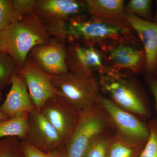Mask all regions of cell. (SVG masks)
Instances as JSON below:
<instances>
[{
	"label": "cell",
	"mask_w": 157,
	"mask_h": 157,
	"mask_svg": "<svg viewBox=\"0 0 157 157\" xmlns=\"http://www.w3.org/2000/svg\"><path fill=\"white\" fill-rule=\"evenodd\" d=\"M126 17L129 25L136 32L143 44L147 72L155 73L157 56V23L129 13H126Z\"/></svg>",
	"instance_id": "14"
},
{
	"label": "cell",
	"mask_w": 157,
	"mask_h": 157,
	"mask_svg": "<svg viewBox=\"0 0 157 157\" xmlns=\"http://www.w3.org/2000/svg\"><path fill=\"white\" fill-rule=\"evenodd\" d=\"M157 71V56L156 58V68H155V72H156Z\"/></svg>",
	"instance_id": "30"
},
{
	"label": "cell",
	"mask_w": 157,
	"mask_h": 157,
	"mask_svg": "<svg viewBox=\"0 0 157 157\" xmlns=\"http://www.w3.org/2000/svg\"><path fill=\"white\" fill-rule=\"evenodd\" d=\"M2 92L0 91V106H1V101L2 100ZM9 118L4 115L2 112L1 110V108H0V120H5L6 119Z\"/></svg>",
	"instance_id": "28"
},
{
	"label": "cell",
	"mask_w": 157,
	"mask_h": 157,
	"mask_svg": "<svg viewBox=\"0 0 157 157\" xmlns=\"http://www.w3.org/2000/svg\"><path fill=\"white\" fill-rule=\"evenodd\" d=\"M11 85L6 99L0 106L4 115L11 118L24 113H29L36 109L25 81L17 72L12 77Z\"/></svg>",
	"instance_id": "15"
},
{
	"label": "cell",
	"mask_w": 157,
	"mask_h": 157,
	"mask_svg": "<svg viewBox=\"0 0 157 157\" xmlns=\"http://www.w3.org/2000/svg\"><path fill=\"white\" fill-rule=\"evenodd\" d=\"M85 2L91 17L113 25L131 27L126 17L124 1L86 0Z\"/></svg>",
	"instance_id": "16"
},
{
	"label": "cell",
	"mask_w": 157,
	"mask_h": 157,
	"mask_svg": "<svg viewBox=\"0 0 157 157\" xmlns=\"http://www.w3.org/2000/svg\"><path fill=\"white\" fill-rule=\"evenodd\" d=\"M136 39L121 42L102 51L107 67L122 73H140L146 60L144 50L136 47Z\"/></svg>",
	"instance_id": "8"
},
{
	"label": "cell",
	"mask_w": 157,
	"mask_h": 157,
	"mask_svg": "<svg viewBox=\"0 0 157 157\" xmlns=\"http://www.w3.org/2000/svg\"><path fill=\"white\" fill-rule=\"evenodd\" d=\"M86 9L85 1L36 0L33 11L42 20L53 25H66Z\"/></svg>",
	"instance_id": "12"
},
{
	"label": "cell",
	"mask_w": 157,
	"mask_h": 157,
	"mask_svg": "<svg viewBox=\"0 0 157 157\" xmlns=\"http://www.w3.org/2000/svg\"><path fill=\"white\" fill-rule=\"evenodd\" d=\"M155 73H156V75H157V71H156V72H155Z\"/></svg>",
	"instance_id": "31"
},
{
	"label": "cell",
	"mask_w": 157,
	"mask_h": 157,
	"mask_svg": "<svg viewBox=\"0 0 157 157\" xmlns=\"http://www.w3.org/2000/svg\"><path fill=\"white\" fill-rule=\"evenodd\" d=\"M0 52H4L2 32H0Z\"/></svg>",
	"instance_id": "27"
},
{
	"label": "cell",
	"mask_w": 157,
	"mask_h": 157,
	"mask_svg": "<svg viewBox=\"0 0 157 157\" xmlns=\"http://www.w3.org/2000/svg\"><path fill=\"white\" fill-rule=\"evenodd\" d=\"M131 75L107 67L99 74L101 91L116 105L139 118L149 116L143 94Z\"/></svg>",
	"instance_id": "3"
},
{
	"label": "cell",
	"mask_w": 157,
	"mask_h": 157,
	"mask_svg": "<svg viewBox=\"0 0 157 157\" xmlns=\"http://www.w3.org/2000/svg\"><path fill=\"white\" fill-rule=\"evenodd\" d=\"M66 42L61 38L52 37L45 44L34 47L29 56L49 76H60L69 71L66 63Z\"/></svg>",
	"instance_id": "11"
},
{
	"label": "cell",
	"mask_w": 157,
	"mask_h": 157,
	"mask_svg": "<svg viewBox=\"0 0 157 157\" xmlns=\"http://www.w3.org/2000/svg\"><path fill=\"white\" fill-rule=\"evenodd\" d=\"M28 122V131L23 140L45 152L64 147V139L40 110L36 109L29 113Z\"/></svg>",
	"instance_id": "9"
},
{
	"label": "cell",
	"mask_w": 157,
	"mask_h": 157,
	"mask_svg": "<svg viewBox=\"0 0 157 157\" xmlns=\"http://www.w3.org/2000/svg\"><path fill=\"white\" fill-rule=\"evenodd\" d=\"M112 128L99 104L79 113L72 134L65 143L66 157H83L88 147L99 135Z\"/></svg>",
	"instance_id": "5"
},
{
	"label": "cell",
	"mask_w": 157,
	"mask_h": 157,
	"mask_svg": "<svg viewBox=\"0 0 157 157\" xmlns=\"http://www.w3.org/2000/svg\"><path fill=\"white\" fill-rule=\"evenodd\" d=\"M151 3L152 1L150 0H131L125 5L126 13L151 21Z\"/></svg>",
	"instance_id": "21"
},
{
	"label": "cell",
	"mask_w": 157,
	"mask_h": 157,
	"mask_svg": "<svg viewBox=\"0 0 157 157\" xmlns=\"http://www.w3.org/2000/svg\"><path fill=\"white\" fill-rule=\"evenodd\" d=\"M81 15L70 19L66 25L67 41L104 49L121 42L135 40L132 28L113 25ZM134 31V30H133Z\"/></svg>",
	"instance_id": "2"
},
{
	"label": "cell",
	"mask_w": 157,
	"mask_h": 157,
	"mask_svg": "<svg viewBox=\"0 0 157 157\" xmlns=\"http://www.w3.org/2000/svg\"><path fill=\"white\" fill-rule=\"evenodd\" d=\"M23 15L14 6L13 0H0V32L6 30Z\"/></svg>",
	"instance_id": "19"
},
{
	"label": "cell",
	"mask_w": 157,
	"mask_h": 157,
	"mask_svg": "<svg viewBox=\"0 0 157 157\" xmlns=\"http://www.w3.org/2000/svg\"><path fill=\"white\" fill-rule=\"evenodd\" d=\"M18 69L13 59L4 52H0V91L9 84Z\"/></svg>",
	"instance_id": "20"
},
{
	"label": "cell",
	"mask_w": 157,
	"mask_h": 157,
	"mask_svg": "<svg viewBox=\"0 0 157 157\" xmlns=\"http://www.w3.org/2000/svg\"><path fill=\"white\" fill-rule=\"evenodd\" d=\"M109 135V132H107L96 137L88 147L83 157H107Z\"/></svg>",
	"instance_id": "23"
},
{
	"label": "cell",
	"mask_w": 157,
	"mask_h": 157,
	"mask_svg": "<svg viewBox=\"0 0 157 157\" xmlns=\"http://www.w3.org/2000/svg\"><path fill=\"white\" fill-rule=\"evenodd\" d=\"M149 135L139 157H157V121L148 124Z\"/></svg>",
	"instance_id": "24"
},
{
	"label": "cell",
	"mask_w": 157,
	"mask_h": 157,
	"mask_svg": "<svg viewBox=\"0 0 157 157\" xmlns=\"http://www.w3.org/2000/svg\"><path fill=\"white\" fill-rule=\"evenodd\" d=\"M21 144L24 157H66L64 147L45 152L37 149L24 140H21Z\"/></svg>",
	"instance_id": "25"
},
{
	"label": "cell",
	"mask_w": 157,
	"mask_h": 157,
	"mask_svg": "<svg viewBox=\"0 0 157 157\" xmlns=\"http://www.w3.org/2000/svg\"><path fill=\"white\" fill-rule=\"evenodd\" d=\"M17 73L25 81L31 100L38 110L50 98L58 95L52 81L51 76L39 67L29 56Z\"/></svg>",
	"instance_id": "10"
},
{
	"label": "cell",
	"mask_w": 157,
	"mask_h": 157,
	"mask_svg": "<svg viewBox=\"0 0 157 157\" xmlns=\"http://www.w3.org/2000/svg\"><path fill=\"white\" fill-rule=\"evenodd\" d=\"M0 157H24L21 140L12 137L0 139Z\"/></svg>",
	"instance_id": "22"
},
{
	"label": "cell",
	"mask_w": 157,
	"mask_h": 157,
	"mask_svg": "<svg viewBox=\"0 0 157 157\" xmlns=\"http://www.w3.org/2000/svg\"><path fill=\"white\" fill-rule=\"evenodd\" d=\"M51 80L58 94L78 113L98 104L100 85L96 76H81L68 71Z\"/></svg>",
	"instance_id": "4"
},
{
	"label": "cell",
	"mask_w": 157,
	"mask_h": 157,
	"mask_svg": "<svg viewBox=\"0 0 157 157\" xmlns=\"http://www.w3.org/2000/svg\"><path fill=\"white\" fill-rule=\"evenodd\" d=\"M149 84L152 94L154 97L157 111V78H151L149 79Z\"/></svg>",
	"instance_id": "26"
},
{
	"label": "cell",
	"mask_w": 157,
	"mask_h": 157,
	"mask_svg": "<svg viewBox=\"0 0 157 157\" xmlns=\"http://www.w3.org/2000/svg\"><path fill=\"white\" fill-rule=\"evenodd\" d=\"M144 146L115 132L108 139L107 157H139Z\"/></svg>",
	"instance_id": "17"
},
{
	"label": "cell",
	"mask_w": 157,
	"mask_h": 157,
	"mask_svg": "<svg viewBox=\"0 0 157 157\" xmlns=\"http://www.w3.org/2000/svg\"><path fill=\"white\" fill-rule=\"evenodd\" d=\"M154 22L157 23V1H156V11L155 14Z\"/></svg>",
	"instance_id": "29"
},
{
	"label": "cell",
	"mask_w": 157,
	"mask_h": 157,
	"mask_svg": "<svg viewBox=\"0 0 157 157\" xmlns=\"http://www.w3.org/2000/svg\"><path fill=\"white\" fill-rule=\"evenodd\" d=\"M28 116V113H24L0 120V139L12 137L24 140L29 130Z\"/></svg>",
	"instance_id": "18"
},
{
	"label": "cell",
	"mask_w": 157,
	"mask_h": 157,
	"mask_svg": "<svg viewBox=\"0 0 157 157\" xmlns=\"http://www.w3.org/2000/svg\"><path fill=\"white\" fill-rule=\"evenodd\" d=\"M40 110L66 142L75 128L79 113L59 95L46 101Z\"/></svg>",
	"instance_id": "13"
},
{
	"label": "cell",
	"mask_w": 157,
	"mask_h": 157,
	"mask_svg": "<svg viewBox=\"0 0 157 157\" xmlns=\"http://www.w3.org/2000/svg\"><path fill=\"white\" fill-rule=\"evenodd\" d=\"M2 33L4 52L13 59L18 70L34 47L45 44L52 37H60L56 26L43 21L33 11L24 15Z\"/></svg>",
	"instance_id": "1"
},
{
	"label": "cell",
	"mask_w": 157,
	"mask_h": 157,
	"mask_svg": "<svg viewBox=\"0 0 157 157\" xmlns=\"http://www.w3.org/2000/svg\"><path fill=\"white\" fill-rule=\"evenodd\" d=\"M66 63L68 71L83 76H96L108 67L100 49L78 43L67 46Z\"/></svg>",
	"instance_id": "7"
},
{
	"label": "cell",
	"mask_w": 157,
	"mask_h": 157,
	"mask_svg": "<svg viewBox=\"0 0 157 157\" xmlns=\"http://www.w3.org/2000/svg\"><path fill=\"white\" fill-rule=\"evenodd\" d=\"M98 103L116 132L129 140L145 145L149 135L148 125L137 116L119 107L106 96L101 95Z\"/></svg>",
	"instance_id": "6"
}]
</instances>
